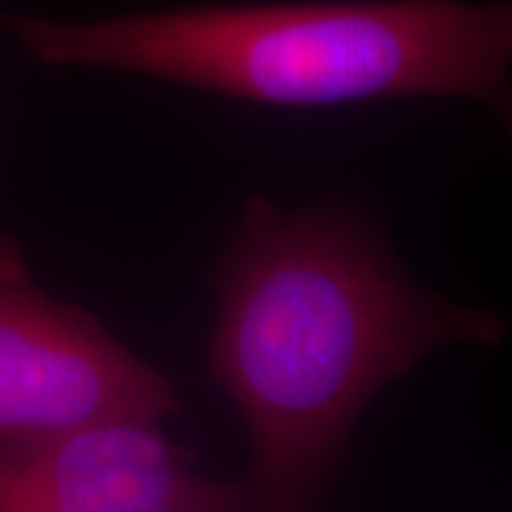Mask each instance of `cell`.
I'll list each match as a JSON object with an SVG mask.
<instances>
[{
	"label": "cell",
	"instance_id": "6da1fadb",
	"mask_svg": "<svg viewBox=\"0 0 512 512\" xmlns=\"http://www.w3.org/2000/svg\"><path fill=\"white\" fill-rule=\"evenodd\" d=\"M208 379L251 444L254 512H319L350 433L387 384L450 345H495L504 319L441 299L345 205L248 197L214 265Z\"/></svg>",
	"mask_w": 512,
	"mask_h": 512
},
{
	"label": "cell",
	"instance_id": "7a4b0ae2",
	"mask_svg": "<svg viewBox=\"0 0 512 512\" xmlns=\"http://www.w3.org/2000/svg\"><path fill=\"white\" fill-rule=\"evenodd\" d=\"M0 20L49 66L146 74L288 109L458 97L493 109L512 137V0H325L86 23Z\"/></svg>",
	"mask_w": 512,
	"mask_h": 512
},
{
	"label": "cell",
	"instance_id": "3957f363",
	"mask_svg": "<svg viewBox=\"0 0 512 512\" xmlns=\"http://www.w3.org/2000/svg\"><path fill=\"white\" fill-rule=\"evenodd\" d=\"M177 410L163 370L92 311L46 291L0 231V447L103 421H165Z\"/></svg>",
	"mask_w": 512,
	"mask_h": 512
},
{
	"label": "cell",
	"instance_id": "277c9868",
	"mask_svg": "<svg viewBox=\"0 0 512 512\" xmlns=\"http://www.w3.org/2000/svg\"><path fill=\"white\" fill-rule=\"evenodd\" d=\"M0 512H254L245 481H217L163 421L86 424L0 447Z\"/></svg>",
	"mask_w": 512,
	"mask_h": 512
}]
</instances>
